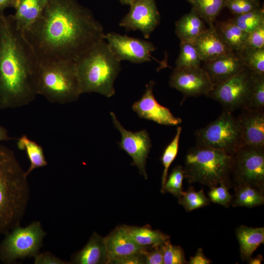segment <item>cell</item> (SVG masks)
Returning <instances> with one entry per match:
<instances>
[{
	"instance_id": "1",
	"label": "cell",
	"mask_w": 264,
	"mask_h": 264,
	"mask_svg": "<svg viewBox=\"0 0 264 264\" xmlns=\"http://www.w3.org/2000/svg\"><path fill=\"white\" fill-rule=\"evenodd\" d=\"M23 33L41 65L75 62L106 34L92 12L76 0H47L40 17Z\"/></svg>"
},
{
	"instance_id": "2",
	"label": "cell",
	"mask_w": 264,
	"mask_h": 264,
	"mask_svg": "<svg viewBox=\"0 0 264 264\" xmlns=\"http://www.w3.org/2000/svg\"><path fill=\"white\" fill-rule=\"evenodd\" d=\"M41 65L12 15H0V109L29 105L38 95Z\"/></svg>"
},
{
	"instance_id": "3",
	"label": "cell",
	"mask_w": 264,
	"mask_h": 264,
	"mask_svg": "<svg viewBox=\"0 0 264 264\" xmlns=\"http://www.w3.org/2000/svg\"><path fill=\"white\" fill-rule=\"evenodd\" d=\"M27 177L14 152L0 145V234L20 225L29 199Z\"/></svg>"
},
{
	"instance_id": "4",
	"label": "cell",
	"mask_w": 264,
	"mask_h": 264,
	"mask_svg": "<svg viewBox=\"0 0 264 264\" xmlns=\"http://www.w3.org/2000/svg\"><path fill=\"white\" fill-rule=\"evenodd\" d=\"M81 94L96 92L110 98L115 93L114 83L121 62L105 40L88 48L75 62Z\"/></svg>"
},
{
	"instance_id": "5",
	"label": "cell",
	"mask_w": 264,
	"mask_h": 264,
	"mask_svg": "<svg viewBox=\"0 0 264 264\" xmlns=\"http://www.w3.org/2000/svg\"><path fill=\"white\" fill-rule=\"evenodd\" d=\"M232 156L221 150L196 146L185 158L184 178L192 184L199 183L210 188L226 183L231 188Z\"/></svg>"
},
{
	"instance_id": "6",
	"label": "cell",
	"mask_w": 264,
	"mask_h": 264,
	"mask_svg": "<svg viewBox=\"0 0 264 264\" xmlns=\"http://www.w3.org/2000/svg\"><path fill=\"white\" fill-rule=\"evenodd\" d=\"M81 94L75 62L41 65L38 95L50 102L64 104L77 100Z\"/></svg>"
},
{
	"instance_id": "7",
	"label": "cell",
	"mask_w": 264,
	"mask_h": 264,
	"mask_svg": "<svg viewBox=\"0 0 264 264\" xmlns=\"http://www.w3.org/2000/svg\"><path fill=\"white\" fill-rule=\"evenodd\" d=\"M195 136L197 146L222 151L231 155L242 146L240 126L232 112L223 110L220 116Z\"/></svg>"
},
{
	"instance_id": "8",
	"label": "cell",
	"mask_w": 264,
	"mask_h": 264,
	"mask_svg": "<svg viewBox=\"0 0 264 264\" xmlns=\"http://www.w3.org/2000/svg\"><path fill=\"white\" fill-rule=\"evenodd\" d=\"M45 235L38 221L25 227L20 225L15 227L5 234L0 243V260L11 264L17 260L35 257L39 253Z\"/></svg>"
},
{
	"instance_id": "9",
	"label": "cell",
	"mask_w": 264,
	"mask_h": 264,
	"mask_svg": "<svg viewBox=\"0 0 264 264\" xmlns=\"http://www.w3.org/2000/svg\"><path fill=\"white\" fill-rule=\"evenodd\" d=\"M264 148L242 146L232 155L233 187L248 185L264 191Z\"/></svg>"
},
{
	"instance_id": "10",
	"label": "cell",
	"mask_w": 264,
	"mask_h": 264,
	"mask_svg": "<svg viewBox=\"0 0 264 264\" xmlns=\"http://www.w3.org/2000/svg\"><path fill=\"white\" fill-rule=\"evenodd\" d=\"M253 72L245 68L240 73L214 84L207 95L231 112L246 109L250 98Z\"/></svg>"
},
{
	"instance_id": "11",
	"label": "cell",
	"mask_w": 264,
	"mask_h": 264,
	"mask_svg": "<svg viewBox=\"0 0 264 264\" xmlns=\"http://www.w3.org/2000/svg\"><path fill=\"white\" fill-rule=\"evenodd\" d=\"M110 115L115 128L121 135V141L118 143L120 149L132 157V165L136 166L139 173L147 179L146 161L152 146L149 133L146 130L137 132L128 131L119 122L113 112H110Z\"/></svg>"
},
{
	"instance_id": "12",
	"label": "cell",
	"mask_w": 264,
	"mask_h": 264,
	"mask_svg": "<svg viewBox=\"0 0 264 264\" xmlns=\"http://www.w3.org/2000/svg\"><path fill=\"white\" fill-rule=\"evenodd\" d=\"M105 40L111 51L120 62L126 60L139 64L154 59L151 53L156 48L150 42L115 32L106 34Z\"/></svg>"
},
{
	"instance_id": "13",
	"label": "cell",
	"mask_w": 264,
	"mask_h": 264,
	"mask_svg": "<svg viewBox=\"0 0 264 264\" xmlns=\"http://www.w3.org/2000/svg\"><path fill=\"white\" fill-rule=\"evenodd\" d=\"M169 86L181 92L185 98L207 95L214 84L206 71L200 67L178 68L176 67L170 77Z\"/></svg>"
},
{
	"instance_id": "14",
	"label": "cell",
	"mask_w": 264,
	"mask_h": 264,
	"mask_svg": "<svg viewBox=\"0 0 264 264\" xmlns=\"http://www.w3.org/2000/svg\"><path fill=\"white\" fill-rule=\"evenodd\" d=\"M130 6L129 12L121 20L119 26L127 31L139 30L144 38H149L160 23L155 0H135Z\"/></svg>"
},
{
	"instance_id": "15",
	"label": "cell",
	"mask_w": 264,
	"mask_h": 264,
	"mask_svg": "<svg viewBox=\"0 0 264 264\" xmlns=\"http://www.w3.org/2000/svg\"><path fill=\"white\" fill-rule=\"evenodd\" d=\"M155 85L150 81L146 85L141 98L135 102L132 109L142 118L153 121L158 124L167 126H176L180 124L182 120L175 116L170 110L158 103L153 94Z\"/></svg>"
},
{
	"instance_id": "16",
	"label": "cell",
	"mask_w": 264,
	"mask_h": 264,
	"mask_svg": "<svg viewBox=\"0 0 264 264\" xmlns=\"http://www.w3.org/2000/svg\"><path fill=\"white\" fill-rule=\"evenodd\" d=\"M237 118L242 146L264 147V111L243 109Z\"/></svg>"
},
{
	"instance_id": "17",
	"label": "cell",
	"mask_w": 264,
	"mask_h": 264,
	"mask_svg": "<svg viewBox=\"0 0 264 264\" xmlns=\"http://www.w3.org/2000/svg\"><path fill=\"white\" fill-rule=\"evenodd\" d=\"M108 263L113 264L121 258L143 253L147 247L136 244L128 235L124 225L117 226L105 237Z\"/></svg>"
},
{
	"instance_id": "18",
	"label": "cell",
	"mask_w": 264,
	"mask_h": 264,
	"mask_svg": "<svg viewBox=\"0 0 264 264\" xmlns=\"http://www.w3.org/2000/svg\"><path fill=\"white\" fill-rule=\"evenodd\" d=\"M204 63L202 68L214 84L227 79L246 68L239 54L235 52Z\"/></svg>"
},
{
	"instance_id": "19",
	"label": "cell",
	"mask_w": 264,
	"mask_h": 264,
	"mask_svg": "<svg viewBox=\"0 0 264 264\" xmlns=\"http://www.w3.org/2000/svg\"><path fill=\"white\" fill-rule=\"evenodd\" d=\"M193 44L204 62L233 52L222 40L214 25L207 28Z\"/></svg>"
},
{
	"instance_id": "20",
	"label": "cell",
	"mask_w": 264,
	"mask_h": 264,
	"mask_svg": "<svg viewBox=\"0 0 264 264\" xmlns=\"http://www.w3.org/2000/svg\"><path fill=\"white\" fill-rule=\"evenodd\" d=\"M71 262L76 264H107L105 238L94 232L84 248L73 255Z\"/></svg>"
},
{
	"instance_id": "21",
	"label": "cell",
	"mask_w": 264,
	"mask_h": 264,
	"mask_svg": "<svg viewBox=\"0 0 264 264\" xmlns=\"http://www.w3.org/2000/svg\"><path fill=\"white\" fill-rule=\"evenodd\" d=\"M47 0H18L12 15L17 27L22 31L29 27L41 16Z\"/></svg>"
},
{
	"instance_id": "22",
	"label": "cell",
	"mask_w": 264,
	"mask_h": 264,
	"mask_svg": "<svg viewBox=\"0 0 264 264\" xmlns=\"http://www.w3.org/2000/svg\"><path fill=\"white\" fill-rule=\"evenodd\" d=\"M236 235L240 246L241 259L247 261L264 242V227H251L242 225L236 228Z\"/></svg>"
},
{
	"instance_id": "23",
	"label": "cell",
	"mask_w": 264,
	"mask_h": 264,
	"mask_svg": "<svg viewBox=\"0 0 264 264\" xmlns=\"http://www.w3.org/2000/svg\"><path fill=\"white\" fill-rule=\"evenodd\" d=\"M207 28L205 22L192 8L176 22L175 32L180 41L193 43Z\"/></svg>"
},
{
	"instance_id": "24",
	"label": "cell",
	"mask_w": 264,
	"mask_h": 264,
	"mask_svg": "<svg viewBox=\"0 0 264 264\" xmlns=\"http://www.w3.org/2000/svg\"><path fill=\"white\" fill-rule=\"evenodd\" d=\"M214 25L222 40L232 51L238 53L244 48L248 33L240 28L231 19L217 22Z\"/></svg>"
},
{
	"instance_id": "25",
	"label": "cell",
	"mask_w": 264,
	"mask_h": 264,
	"mask_svg": "<svg viewBox=\"0 0 264 264\" xmlns=\"http://www.w3.org/2000/svg\"><path fill=\"white\" fill-rule=\"evenodd\" d=\"M131 238L138 245L145 247L155 246L170 239L167 234L150 226H132L124 225Z\"/></svg>"
},
{
	"instance_id": "26",
	"label": "cell",
	"mask_w": 264,
	"mask_h": 264,
	"mask_svg": "<svg viewBox=\"0 0 264 264\" xmlns=\"http://www.w3.org/2000/svg\"><path fill=\"white\" fill-rule=\"evenodd\" d=\"M235 193L231 205L233 207L253 208L264 203V191L248 185L234 187Z\"/></svg>"
},
{
	"instance_id": "27",
	"label": "cell",
	"mask_w": 264,
	"mask_h": 264,
	"mask_svg": "<svg viewBox=\"0 0 264 264\" xmlns=\"http://www.w3.org/2000/svg\"><path fill=\"white\" fill-rule=\"evenodd\" d=\"M17 145L19 149L25 151L30 161V166L25 172L27 176L34 169L47 165L43 147L26 135H22L18 138Z\"/></svg>"
},
{
	"instance_id": "28",
	"label": "cell",
	"mask_w": 264,
	"mask_h": 264,
	"mask_svg": "<svg viewBox=\"0 0 264 264\" xmlns=\"http://www.w3.org/2000/svg\"><path fill=\"white\" fill-rule=\"evenodd\" d=\"M226 0H188L199 17L209 26L214 25L217 17L225 7Z\"/></svg>"
},
{
	"instance_id": "29",
	"label": "cell",
	"mask_w": 264,
	"mask_h": 264,
	"mask_svg": "<svg viewBox=\"0 0 264 264\" xmlns=\"http://www.w3.org/2000/svg\"><path fill=\"white\" fill-rule=\"evenodd\" d=\"M177 199L178 203L182 205L187 212H191L206 206L210 203L203 189L196 191L193 186H190L187 191H183Z\"/></svg>"
},
{
	"instance_id": "30",
	"label": "cell",
	"mask_w": 264,
	"mask_h": 264,
	"mask_svg": "<svg viewBox=\"0 0 264 264\" xmlns=\"http://www.w3.org/2000/svg\"><path fill=\"white\" fill-rule=\"evenodd\" d=\"M201 59L194 44L180 41V50L176 61V67L195 68L200 66Z\"/></svg>"
},
{
	"instance_id": "31",
	"label": "cell",
	"mask_w": 264,
	"mask_h": 264,
	"mask_svg": "<svg viewBox=\"0 0 264 264\" xmlns=\"http://www.w3.org/2000/svg\"><path fill=\"white\" fill-rule=\"evenodd\" d=\"M231 20L242 30L249 33L264 23V11L262 8L236 15Z\"/></svg>"
},
{
	"instance_id": "32",
	"label": "cell",
	"mask_w": 264,
	"mask_h": 264,
	"mask_svg": "<svg viewBox=\"0 0 264 264\" xmlns=\"http://www.w3.org/2000/svg\"><path fill=\"white\" fill-rule=\"evenodd\" d=\"M238 53L246 68L253 73L264 74V48H244Z\"/></svg>"
},
{
	"instance_id": "33",
	"label": "cell",
	"mask_w": 264,
	"mask_h": 264,
	"mask_svg": "<svg viewBox=\"0 0 264 264\" xmlns=\"http://www.w3.org/2000/svg\"><path fill=\"white\" fill-rule=\"evenodd\" d=\"M181 131L182 127L181 126L177 127L174 138L165 148L162 155L161 160L164 169L161 177V192L163 190L168 177L169 169L177 155Z\"/></svg>"
},
{
	"instance_id": "34",
	"label": "cell",
	"mask_w": 264,
	"mask_h": 264,
	"mask_svg": "<svg viewBox=\"0 0 264 264\" xmlns=\"http://www.w3.org/2000/svg\"><path fill=\"white\" fill-rule=\"evenodd\" d=\"M246 109L264 111V74L253 72L251 93Z\"/></svg>"
},
{
	"instance_id": "35",
	"label": "cell",
	"mask_w": 264,
	"mask_h": 264,
	"mask_svg": "<svg viewBox=\"0 0 264 264\" xmlns=\"http://www.w3.org/2000/svg\"><path fill=\"white\" fill-rule=\"evenodd\" d=\"M184 178V172L182 166H176L167 177L161 193H170L178 198L183 192L182 183Z\"/></svg>"
},
{
	"instance_id": "36",
	"label": "cell",
	"mask_w": 264,
	"mask_h": 264,
	"mask_svg": "<svg viewBox=\"0 0 264 264\" xmlns=\"http://www.w3.org/2000/svg\"><path fill=\"white\" fill-rule=\"evenodd\" d=\"M163 264H186L183 249L180 246L172 244L170 239L162 245Z\"/></svg>"
},
{
	"instance_id": "37",
	"label": "cell",
	"mask_w": 264,
	"mask_h": 264,
	"mask_svg": "<svg viewBox=\"0 0 264 264\" xmlns=\"http://www.w3.org/2000/svg\"><path fill=\"white\" fill-rule=\"evenodd\" d=\"M230 188L226 183H221L219 186L212 187L208 194L210 201L226 208L231 205L233 195L229 192Z\"/></svg>"
},
{
	"instance_id": "38",
	"label": "cell",
	"mask_w": 264,
	"mask_h": 264,
	"mask_svg": "<svg viewBox=\"0 0 264 264\" xmlns=\"http://www.w3.org/2000/svg\"><path fill=\"white\" fill-rule=\"evenodd\" d=\"M225 7L235 16L259 9L260 3L253 0H226Z\"/></svg>"
},
{
	"instance_id": "39",
	"label": "cell",
	"mask_w": 264,
	"mask_h": 264,
	"mask_svg": "<svg viewBox=\"0 0 264 264\" xmlns=\"http://www.w3.org/2000/svg\"><path fill=\"white\" fill-rule=\"evenodd\" d=\"M244 48H264V23L248 33Z\"/></svg>"
},
{
	"instance_id": "40",
	"label": "cell",
	"mask_w": 264,
	"mask_h": 264,
	"mask_svg": "<svg viewBox=\"0 0 264 264\" xmlns=\"http://www.w3.org/2000/svg\"><path fill=\"white\" fill-rule=\"evenodd\" d=\"M163 244L146 248L144 251L145 264H163Z\"/></svg>"
},
{
	"instance_id": "41",
	"label": "cell",
	"mask_w": 264,
	"mask_h": 264,
	"mask_svg": "<svg viewBox=\"0 0 264 264\" xmlns=\"http://www.w3.org/2000/svg\"><path fill=\"white\" fill-rule=\"evenodd\" d=\"M35 264H66L69 263L63 261L49 252L38 254L34 257Z\"/></svg>"
},
{
	"instance_id": "42",
	"label": "cell",
	"mask_w": 264,
	"mask_h": 264,
	"mask_svg": "<svg viewBox=\"0 0 264 264\" xmlns=\"http://www.w3.org/2000/svg\"><path fill=\"white\" fill-rule=\"evenodd\" d=\"M212 261L207 258L204 254L203 249L198 248L194 256L190 257L188 264H209Z\"/></svg>"
},
{
	"instance_id": "43",
	"label": "cell",
	"mask_w": 264,
	"mask_h": 264,
	"mask_svg": "<svg viewBox=\"0 0 264 264\" xmlns=\"http://www.w3.org/2000/svg\"><path fill=\"white\" fill-rule=\"evenodd\" d=\"M18 0H0V15L8 7H15Z\"/></svg>"
},
{
	"instance_id": "44",
	"label": "cell",
	"mask_w": 264,
	"mask_h": 264,
	"mask_svg": "<svg viewBox=\"0 0 264 264\" xmlns=\"http://www.w3.org/2000/svg\"><path fill=\"white\" fill-rule=\"evenodd\" d=\"M13 138L9 136L7 130L0 125V142L11 140Z\"/></svg>"
},
{
	"instance_id": "45",
	"label": "cell",
	"mask_w": 264,
	"mask_h": 264,
	"mask_svg": "<svg viewBox=\"0 0 264 264\" xmlns=\"http://www.w3.org/2000/svg\"><path fill=\"white\" fill-rule=\"evenodd\" d=\"M263 261V256L261 254H259L254 258L251 257L246 261V262L249 264H260Z\"/></svg>"
},
{
	"instance_id": "46",
	"label": "cell",
	"mask_w": 264,
	"mask_h": 264,
	"mask_svg": "<svg viewBox=\"0 0 264 264\" xmlns=\"http://www.w3.org/2000/svg\"><path fill=\"white\" fill-rule=\"evenodd\" d=\"M122 4L125 5H130L135 0H118Z\"/></svg>"
},
{
	"instance_id": "47",
	"label": "cell",
	"mask_w": 264,
	"mask_h": 264,
	"mask_svg": "<svg viewBox=\"0 0 264 264\" xmlns=\"http://www.w3.org/2000/svg\"><path fill=\"white\" fill-rule=\"evenodd\" d=\"M254 1H256L257 3H260L259 0H253Z\"/></svg>"
}]
</instances>
